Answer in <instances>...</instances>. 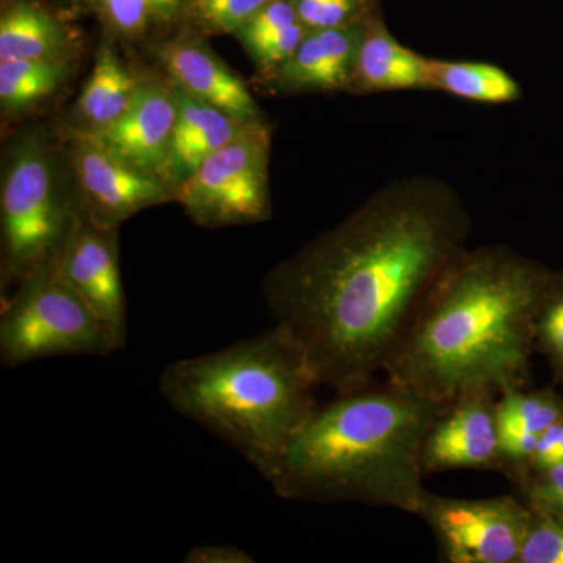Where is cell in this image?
Wrapping results in <instances>:
<instances>
[{"mask_svg": "<svg viewBox=\"0 0 563 563\" xmlns=\"http://www.w3.org/2000/svg\"><path fill=\"white\" fill-rule=\"evenodd\" d=\"M63 280L90 306L106 325L118 350L128 336V310L122 288L117 228H102L77 218L55 261Z\"/></svg>", "mask_w": 563, "mask_h": 563, "instance_id": "cell-9", "label": "cell"}, {"mask_svg": "<svg viewBox=\"0 0 563 563\" xmlns=\"http://www.w3.org/2000/svg\"><path fill=\"white\" fill-rule=\"evenodd\" d=\"M114 351L106 325L62 279L55 263L31 274L2 301L0 362L7 368L69 355L107 357Z\"/></svg>", "mask_w": 563, "mask_h": 563, "instance_id": "cell-5", "label": "cell"}, {"mask_svg": "<svg viewBox=\"0 0 563 563\" xmlns=\"http://www.w3.org/2000/svg\"><path fill=\"white\" fill-rule=\"evenodd\" d=\"M74 168L84 192L85 217L102 228H117L125 218L176 198V190L157 174L80 139L74 152Z\"/></svg>", "mask_w": 563, "mask_h": 563, "instance_id": "cell-11", "label": "cell"}, {"mask_svg": "<svg viewBox=\"0 0 563 563\" xmlns=\"http://www.w3.org/2000/svg\"><path fill=\"white\" fill-rule=\"evenodd\" d=\"M269 136L257 121L211 154L176 187L192 220L207 228L268 220Z\"/></svg>", "mask_w": 563, "mask_h": 563, "instance_id": "cell-7", "label": "cell"}, {"mask_svg": "<svg viewBox=\"0 0 563 563\" xmlns=\"http://www.w3.org/2000/svg\"><path fill=\"white\" fill-rule=\"evenodd\" d=\"M302 352L279 325L163 369L158 391L185 418L228 443L268 479L317 407Z\"/></svg>", "mask_w": 563, "mask_h": 563, "instance_id": "cell-4", "label": "cell"}, {"mask_svg": "<svg viewBox=\"0 0 563 563\" xmlns=\"http://www.w3.org/2000/svg\"><path fill=\"white\" fill-rule=\"evenodd\" d=\"M554 280L547 266L512 247H466L393 352L387 380L437 402L523 385L537 317Z\"/></svg>", "mask_w": 563, "mask_h": 563, "instance_id": "cell-2", "label": "cell"}, {"mask_svg": "<svg viewBox=\"0 0 563 563\" xmlns=\"http://www.w3.org/2000/svg\"><path fill=\"white\" fill-rule=\"evenodd\" d=\"M499 432L542 433L563 418V399L550 390H523L507 385L496 401Z\"/></svg>", "mask_w": 563, "mask_h": 563, "instance_id": "cell-19", "label": "cell"}, {"mask_svg": "<svg viewBox=\"0 0 563 563\" xmlns=\"http://www.w3.org/2000/svg\"><path fill=\"white\" fill-rule=\"evenodd\" d=\"M295 5L303 27L318 31L357 21L362 0H295Z\"/></svg>", "mask_w": 563, "mask_h": 563, "instance_id": "cell-24", "label": "cell"}, {"mask_svg": "<svg viewBox=\"0 0 563 563\" xmlns=\"http://www.w3.org/2000/svg\"><path fill=\"white\" fill-rule=\"evenodd\" d=\"M250 553L235 544H199L185 555L184 563H254Z\"/></svg>", "mask_w": 563, "mask_h": 563, "instance_id": "cell-30", "label": "cell"}, {"mask_svg": "<svg viewBox=\"0 0 563 563\" xmlns=\"http://www.w3.org/2000/svg\"><path fill=\"white\" fill-rule=\"evenodd\" d=\"M101 2L114 27L125 33L140 32L152 13L151 0H101Z\"/></svg>", "mask_w": 563, "mask_h": 563, "instance_id": "cell-28", "label": "cell"}, {"mask_svg": "<svg viewBox=\"0 0 563 563\" xmlns=\"http://www.w3.org/2000/svg\"><path fill=\"white\" fill-rule=\"evenodd\" d=\"M424 57L393 38L380 21H366L350 90H426Z\"/></svg>", "mask_w": 563, "mask_h": 563, "instance_id": "cell-15", "label": "cell"}, {"mask_svg": "<svg viewBox=\"0 0 563 563\" xmlns=\"http://www.w3.org/2000/svg\"><path fill=\"white\" fill-rule=\"evenodd\" d=\"M528 531L517 563H563V517L528 504Z\"/></svg>", "mask_w": 563, "mask_h": 563, "instance_id": "cell-21", "label": "cell"}, {"mask_svg": "<svg viewBox=\"0 0 563 563\" xmlns=\"http://www.w3.org/2000/svg\"><path fill=\"white\" fill-rule=\"evenodd\" d=\"M269 0H195L199 20L220 32H239Z\"/></svg>", "mask_w": 563, "mask_h": 563, "instance_id": "cell-23", "label": "cell"}, {"mask_svg": "<svg viewBox=\"0 0 563 563\" xmlns=\"http://www.w3.org/2000/svg\"><path fill=\"white\" fill-rule=\"evenodd\" d=\"M365 22L307 32L296 54L277 70V80L296 90L350 88Z\"/></svg>", "mask_w": 563, "mask_h": 563, "instance_id": "cell-13", "label": "cell"}, {"mask_svg": "<svg viewBox=\"0 0 563 563\" xmlns=\"http://www.w3.org/2000/svg\"><path fill=\"white\" fill-rule=\"evenodd\" d=\"M176 118L174 91L161 84H141L132 106L120 120L107 128L81 132L80 139L165 180Z\"/></svg>", "mask_w": 563, "mask_h": 563, "instance_id": "cell-12", "label": "cell"}, {"mask_svg": "<svg viewBox=\"0 0 563 563\" xmlns=\"http://www.w3.org/2000/svg\"><path fill=\"white\" fill-rule=\"evenodd\" d=\"M177 87L244 122L257 121L258 109L243 81L207 47L195 41L172 44L163 54Z\"/></svg>", "mask_w": 563, "mask_h": 563, "instance_id": "cell-14", "label": "cell"}, {"mask_svg": "<svg viewBox=\"0 0 563 563\" xmlns=\"http://www.w3.org/2000/svg\"><path fill=\"white\" fill-rule=\"evenodd\" d=\"M417 517L431 528L444 562L517 563L531 512L509 495L462 499L428 490Z\"/></svg>", "mask_w": 563, "mask_h": 563, "instance_id": "cell-8", "label": "cell"}, {"mask_svg": "<svg viewBox=\"0 0 563 563\" xmlns=\"http://www.w3.org/2000/svg\"><path fill=\"white\" fill-rule=\"evenodd\" d=\"M470 235L472 218L450 184L393 180L276 266L263 284L266 303L317 385L357 390L384 372Z\"/></svg>", "mask_w": 563, "mask_h": 563, "instance_id": "cell-1", "label": "cell"}, {"mask_svg": "<svg viewBox=\"0 0 563 563\" xmlns=\"http://www.w3.org/2000/svg\"><path fill=\"white\" fill-rule=\"evenodd\" d=\"M562 462L563 418L554 422L553 426H550L547 431L540 433L539 444H537L531 465H529L528 473L525 474V477L532 473L542 472V470L550 468V466L558 465V463ZM518 483H520V481H518Z\"/></svg>", "mask_w": 563, "mask_h": 563, "instance_id": "cell-29", "label": "cell"}, {"mask_svg": "<svg viewBox=\"0 0 563 563\" xmlns=\"http://www.w3.org/2000/svg\"><path fill=\"white\" fill-rule=\"evenodd\" d=\"M140 87L141 84L122 65L117 52L110 46H102L79 99L80 117L90 125L88 131L107 128L120 120L132 106Z\"/></svg>", "mask_w": 563, "mask_h": 563, "instance_id": "cell-17", "label": "cell"}, {"mask_svg": "<svg viewBox=\"0 0 563 563\" xmlns=\"http://www.w3.org/2000/svg\"><path fill=\"white\" fill-rule=\"evenodd\" d=\"M63 77L57 60L0 62V101L7 109H22L51 95Z\"/></svg>", "mask_w": 563, "mask_h": 563, "instance_id": "cell-20", "label": "cell"}, {"mask_svg": "<svg viewBox=\"0 0 563 563\" xmlns=\"http://www.w3.org/2000/svg\"><path fill=\"white\" fill-rule=\"evenodd\" d=\"M65 44L60 24L38 3L16 2L0 20V62L55 60Z\"/></svg>", "mask_w": 563, "mask_h": 563, "instance_id": "cell-18", "label": "cell"}, {"mask_svg": "<svg viewBox=\"0 0 563 563\" xmlns=\"http://www.w3.org/2000/svg\"><path fill=\"white\" fill-rule=\"evenodd\" d=\"M77 218L62 201L44 152L22 147L2 187L3 288L55 263Z\"/></svg>", "mask_w": 563, "mask_h": 563, "instance_id": "cell-6", "label": "cell"}, {"mask_svg": "<svg viewBox=\"0 0 563 563\" xmlns=\"http://www.w3.org/2000/svg\"><path fill=\"white\" fill-rule=\"evenodd\" d=\"M446 402L387 380L336 393L285 448L266 483L280 498L357 503L418 515L426 432Z\"/></svg>", "mask_w": 563, "mask_h": 563, "instance_id": "cell-3", "label": "cell"}, {"mask_svg": "<svg viewBox=\"0 0 563 563\" xmlns=\"http://www.w3.org/2000/svg\"><path fill=\"white\" fill-rule=\"evenodd\" d=\"M180 0H151L152 14L169 16L179 7Z\"/></svg>", "mask_w": 563, "mask_h": 563, "instance_id": "cell-31", "label": "cell"}, {"mask_svg": "<svg viewBox=\"0 0 563 563\" xmlns=\"http://www.w3.org/2000/svg\"><path fill=\"white\" fill-rule=\"evenodd\" d=\"M536 346L563 374V274L555 276L553 287L540 307L536 325Z\"/></svg>", "mask_w": 563, "mask_h": 563, "instance_id": "cell-22", "label": "cell"}, {"mask_svg": "<svg viewBox=\"0 0 563 563\" xmlns=\"http://www.w3.org/2000/svg\"><path fill=\"white\" fill-rule=\"evenodd\" d=\"M426 90L444 91L455 98L484 103L515 102L523 96L509 73L481 62L426 58Z\"/></svg>", "mask_w": 563, "mask_h": 563, "instance_id": "cell-16", "label": "cell"}, {"mask_svg": "<svg viewBox=\"0 0 563 563\" xmlns=\"http://www.w3.org/2000/svg\"><path fill=\"white\" fill-rule=\"evenodd\" d=\"M299 21L295 0H269L265 7L247 24H244L236 35L246 46L255 41L272 36Z\"/></svg>", "mask_w": 563, "mask_h": 563, "instance_id": "cell-25", "label": "cell"}, {"mask_svg": "<svg viewBox=\"0 0 563 563\" xmlns=\"http://www.w3.org/2000/svg\"><path fill=\"white\" fill-rule=\"evenodd\" d=\"M498 393L472 390L444 404L426 432L421 463L424 473L450 470L499 472Z\"/></svg>", "mask_w": 563, "mask_h": 563, "instance_id": "cell-10", "label": "cell"}, {"mask_svg": "<svg viewBox=\"0 0 563 563\" xmlns=\"http://www.w3.org/2000/svg\"><path fill=\"white\" fill-rule=\"evenodd\" d=\"M309 29L303 27L302 22H296L290 27L279 33L255 41L246 46L255 60L263 66H280L290 60L296 51L301 46Z\"/></svg>", "mask_w": 563, "mask_h": 563, "instance_id": "cell-27", "label": "cell"}, {"mask_svg": "<svg viewBox=\"0 0 563 563\" xmlns=\"http://www.w3.org/2000/svg\"><path fill=\"white\" fill-rule=\"evenodd\" d=\"M528 504L544 507L563 517V462L526 476L518 483Z\"/></svg>", "mask_w": 563, "mask_h": 563, "instance_id": "cell-26", "label": "cell"}]
</instances>
